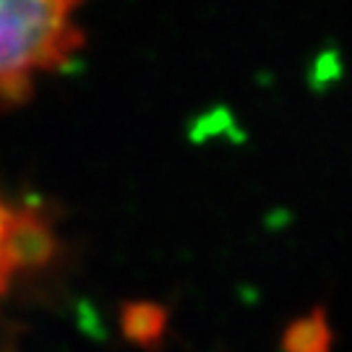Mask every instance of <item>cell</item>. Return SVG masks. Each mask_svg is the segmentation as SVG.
I'll return each instance as SVG.
<instances>
[{"instance_id":"obj_1","label":"cell","mask_w":352,"mask_h":352,"mask_svg":"<svg viewBox=\"0 0 352 352\" xmlns=\"http://www.w3.org/2000/svg\"><path fill=\"white\" fill-rule=\"evenodd\" d=\"M84 0H0V100L21 102L84 45Z\"/></svg>"},{"instance_id":"obj_2","label":"cell","mask_w":352,"mask_h":352,"mask_svg":"<svg viewBox=\"0 0 352 352\" xmlns=\"http://www.w3.org/2000/svg\"><path fill=\"white\" fill-rule=\"evenodd\" d=\"M52 256V230L45 217L13 204L0 190V298L13 279Z\"/></svg>"}]
</instances>
